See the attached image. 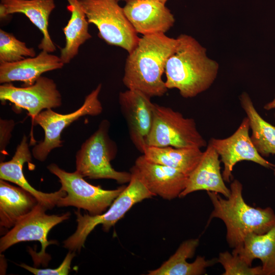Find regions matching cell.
<instances>
[{
  "label": "cell",
  "instance_id": "14",
  "mask_svg": "<svg viewBox=\"0 0 275 275\" xmlns=\"http://www.w3.org/2000/svg\"><path fill=\"white\" fill-rule=\"evenodd\" d=\"M119 102L130 140L142 154L153 123L154 103L150 97L134 89L120 92Z\"/></svg>",
  "mask_w": 275,
  "mask_h": 275
},
{
  "label": "cell",
  "instance_id": "18",
  "mask_svg": "<svg viewBox=\"0 0 275 275\" xmlns=\"http://www.w3.org/2000/svg\"><path fill=\"white\" fill-rule=\"evenodd\" d=\"M64 63L60 57L41 51L34 57L12 63H0V82H23L25 86L34 84L47 71L62 68Z\"/></svg>",
  "mask_w": 275,
  "mask_h": 275
},
{
  "label": "cell",
  "instance_id": "2",
  "mask_svg": "<svg viewBox=\"0 0 275 275\" xmlns=\"http://www.w3.org/2000/svg\"><path fill=\"white\" fill-rule=\"evenodd\" d=\"M177 38V46L165 66L166 86L168 89L178 90L184 98H193L210 87L219 65L207 56L206 48L192 36L181 34Z\"/></svg>",
  "mask_w": 275,
  "mask_h": 275
},
{
  "label": "cell",
  "instance_id": "16",
  "mask_svg": "<svg viewBox=\"0 0 275 275\" xmlns=\"http://www.w3.org/2000/svg\"><path fill=\"white\" fill-rule=\"evenodd\" d=\"M219 155L211 145L208 143L197 166L188 176L185 189L179 197L198 190H206L220 194L225 198L230 194L221 172Z\"/></svg>",
  "mask_w": 275,
  "mask_h": 275
},
{
  "label": "cell",
  "instance_id": "31",
  "mask_svg": "<svg viewBox=\"0 0 275 275\" xmlns=\"http://www.w3.org/2000/svg\"><path fill=\"white\" fill-rule=\"evenodd\" d=\"M273 171H274V175L275 176V167L273 168Z\"/></svg>",
  "mask_w": 275,
  "mask_h": 275
},
{
  "label": "cell",
  "instance_id": "21",
  "mask_svg": "<svg viewBox=\"0 0 275 275\" xmlns=\"http://www.w3.org/2000/svg\"><path fill=\"white\" fill-rule=\"evenodd\" d=\"M198 239L183 241L175 253L159 267L148 271L149 275H200L204 274L206 268L214 264L217 260H207L198 256L191 263L187 260L192 258L199 245Z\"/></svg>",
  "mask_w": 275,
  "mask_h": 275
},
{
  "label": "cell",
  "instance_id": "26",
  "mask_svg": "<svg viewBox=\"0 0 275 275\" xmlns=\"http://www.w3.org/2000/svg\"><path fill=\"white\" fill-rule=\"evenodd\" d=\"M36 54L33 48L28 47L12 34L0 30V63L15 62Z\"/></svg>",
  "mask_w": 275,
  "mask_h": 275
},
{
  "label": "cell",
  "instance_id": "12",
  "mask_svg": "<svg viewBox=\"0 0 275 275\" xmlns=\"http://www.w3.org/2000/svg\"><path fill=\"white\" fill-rule=\"evenodd\" d=\"M250 129L246 117L231 135L223 139L211 138L208 142L221 157L224 164L222 175L226 182L230 181L234 167L241 161H251L266 168L275 167L258 152L249 135Z\"/></svg>",
  "mask_w": 275,
  "mask_h": 275
},
{
  "label": "cell",
  "instance_id": "11",
  "mask_svg": "<svg viewBox=\"0 0 275 275\" xmlns=\"http://www.w3.org/2000/svg\"><path fill=\"white\" fill-rule=\"evenodd\" d=\"M0 99L10 101L18 109L27 110L32 123L43 109L62 104L61 95L54 81L42 76L34 84L24 87H17L10 82L3 84L0 86Z\"/></svg>",
  "mask_w": 275,
  "mask_h": 275
},
{
  "label": "cell",
  "instance_id": "17",
  "mask_svg": "<svg viewBox=\"0 0 275 275\" xmlns=\"http://www.w3.org/2000/svg\"><path fill=\"white\" fill-rule=\"evenodd\" d=\"M31 160L32 157L28 139L24 135L12 158L8 161L1 163L0 178L14 183L29 191L36 198L39 204L47 209H51L57 205L60 198L66 195V192L61 188L57 191L46 193L32 187L28 182L23 173L24 163Z\"/></svg>",
  "mask_w": 275,
  "mask_h": 275
},
{
  "label": "cell",
  "instance_id": "28",
  "mask_svg": "<svg viewBox=\"0 0 275 275\" xmlns=\"http://www.w3.org/2000/svg\"><path fill=\"white\" fill-rule=\"evenodd\" d=\"M75 256V252L69 251L60 265L53 269H39L24 263L19 265L36 275H67L71 269V262Z\"/></svg>",
  "mask_w": 275,
  "mask_h": 275
},
{
  "label": "cell",
  "instance_id": "1",
  "mask_svg": "<svg viewBox=\"0 0 275 275\" xmlns=\"http://www.w3.org/2000/svg\"><path fill=\"white\" fill-rule=\"evenodd\" d=\"M177 43V38L163 33L143 35L126 58L124 85L128 89L139 90L151 98L163 96L168 89L162 75Z\"/></svg>",
  "mask_w": 275,
  "mask_h": 275
},
{
  "label": "cell",
  "instance_id": "5",
  "mask_svg": "<svg viewBox=\"0 0 275 275\" xmlns=\"http://www.w3.org/2000/svg\"><path fill=\"white\" fill-rule=\"evenodd\" d=\"M109 122L103 120L98 129L81 145L76 154V171L91 179H109L119 184L130 181L131 173L115 170L111 161L117 152L108 135Z\"/></svg>",
  "mask_w": 275,
  "mask_h": 275
},
{
  "label": "cell",
  "instance_id": "15",
  "mask_svg": "<svg viewBox=\"0 0 275 275\" xmlns=\"http://www.w3.org/2000/svg\"><path fill=\"white\" fill-rule=\"evenodd\" d=\"M124 13L137 33L166 34L173 26V14L159 0H127Z\"/></svg>",
  "mask_w": 275,
  "mask_h": 275
},
{
  "label": "cell",
  "instance_id": "32",
  "mask_svg": "<svg viewBox=\"0 0 275 275\" xmlns=\"http://www.w3.org/2000/svg\"><path fill=\"white\" fill-rule=\"evenodd\" d=\"M274 119H275V113H274Z\"/></svg>",
  "mask_w": 275,
  "mask_h": 275
},
{
  "label": "cell",
  "instance_id": "29",
  "mask_svg": "<svg viewBox=\"0 0 275 275\" xmlns=\"http://www.w3.org/2000/svg\"><path fill=\"white\" fill-rule=\"evenodd\" d=\"M264 108L266 110L275 109V95L274 98L271 101L264 105Z\"/></svg>",
  "mask_w": 275,
  "mask_h": 275
},
{
  "label": "cell",
  "instance_id": "7",
  "mask_svg": "<svg viewBox=\"0 0 275 275\" xmlns=\"http://www.w3.org/2000/svg\"><path fill=\"white\" fill-rule=\"evenodd\" d=\"M147 146L177 148L207 147L195 121L172 108L154 103L153 120Z\"/></svg>",
  "mask_w": 275,
  "mask_h": 275
},
{
  "label": "cell",
  "instance_id": "10",
  "mask_svg": "<svg viewBox=\"0 0 275 275\" xmlns=\"http://www.w3.org/2000/svg\"><path fill=\"white\" fill-rule=\"evenodd\" d=\"M101 87L99 84L86 96L82 106L72 113L61 114L49 108L41 112L35 118L33 124L40 125L45 133L43 141L33 148L32 154L36 159L44 161L52 149L62 146L61 133L71 123L84 116H94L101 113L102 106L98 99Z\"/></svg>",
  "mask_w": 275,
  "mask_h": 275
},
{
  "label": "cell",
  "instance_id": "20",
  "mask_svg": "<svg viewBox=\"0 0 275 275\" xmlns=\"http://www.w3.org/2000/svg\"><path fill=\"white\" fill-rule=\"evenodd\" d=\"M38 202L23 188L14 186L0 180V225L12 228L20 219L30 212Z\"/></svg>",
  "mask_w": 275,
  "mask_h": 275
},
{
  "label": "cell",
  "instance_id": "9",
  "mask_svg": "<svg viewBox=\"0 0 275 275\" xmlns=\"http://www.w3.org/2000/svg\"><path fill=\"white\" fill-rule=\"evenodd\" d=\"M46 210L38 203L30 212L20 219L1 238V252L20 242L38 241L41 244V250L39 253L32 255L34 261L46 264L50 257L45 253V249L49 245L56 243L54 240H48V234L53 227L68 219L70 215L69 212L48 215L45 213Z\"/></svg>",
  "mask_w": 275,
  "mask_h": 275
},
{
  "label": "cell",
  "instance_id": "22",
  "mask_svg": "<svg viewBox=\"0 0 275 275\" xmlns=\"http://www.w3.org/2000/svg\"><path fill=\"white\" fill-rule=\"evenodd\" d=\"M232 253L251 266L254 259H260L264 275H275V225L264 234L249 235L242 245L233 249Z\"/></svg>",
  "mask_w": 275,
  "mask_h": 275
},
{
  "label": "cell",
  "instance_id": "4",
  "mask_svg": "<svg viewBox=\"0 0 275 275\" xmlns=\"http://www.w3.org/2000/svg\"><path fill=\"white\" fill-rule=\"evenodd\" d=\"M129 184L115 199L107 211L97 215H82L75 211L77 223L75 232L64 241V247L69 251L79 252L84 246L89 234L97 225L101 224L107 232L135 204L154 196L134 175L132 174Z\"/></svg>",
  "mask_w": 275,
  "mask_h": 275
},
{
  "label": "cell",
  "instance_id": "30",
  "mask_svg": "<svg viewBox=\"0 0 275 275\" xmlns=\"http://www.w3.org/2000/svg\"><path fill=\"white\" fill-rule=\"evenodd\" d=\"M117 1H121V0H117ZM124 1H127V0H124ZM159 1H160V2H163V3H164L166 4V2H167L168 0H159Z\"/></svg>",
  "mask_w": 275,
  "mask_h": 275
},
{
  "label": "cell",
  "instance_id": "13",
  "mask_svg": "<svg viewBox=\"0 0 275 275\" xmlns=\"http://www.w3.org/2000/svg\"><path fill=\"white\" fill-rule=\"evenodd\" d=\"M130 173L136 176L154 196L171 200L185 189L188 176L169 167L151 161L143 154L135 160Z\"/></svg>",
  "mask_w": 275,
  "mask_h": 275
},
{
  "label": "cell",
  "instance_id": "25",
  "mask_svg": "<svg viewBox=\"0 0 275 275\" xmlns=\"http://www.w3.org/2000/svg\"><path fill=\"white\" fill-rule=\"evenodd\" d=\"M252 130L251 141L262 157L275 154V126L264 120L255 108L249 95L243 92L239 97Z\"/></svg>",
  "mask_w": 275,
  "mask_h": 275
},
{
  "label": "cell",
  "instance_id": "24",
  "mask_svg": "<svg viewBox=\"0 0 275 275\" xmlns=\"http://www.w3.org/2000/svg\"><path fill=\"white\" fill-rule=\"evenodd\" d=\"M71 13L70 19L63 29L66 44L61 50L63 62L68 64L78 54L79 47L92 38L89 32V22L78 0H66Z\"/></svg>",
  "mask_w": 275,
  "mask_h": 275
},
{
  "label": "cell",
  "instance_id": "27",
  "mask_svg": "<svg viewBox=\"0 0 275 275\" xmlns=\"http://www.w3.org/2000/svg\"><path fill=\"white\" fill-rule=\"evenodd\" d=\"M217 262L225 270L223 275H264L261 266L252 267L238 255L228 251L220 253Z\"/></svg>",
  "mask_w": 275,
  "mask_h": 275
},
{
  "label": "cell",
  "instance_id": "6",
  "mask_svg": "<svg viewBox=\"0 0 275 275\" xmlns=\"http://www.w3.org/2000/svg\"><path fill=\"white\" fill-rule=\"evenodd\" d=\"M89 23L96 25L98 36L109 45L128 53L140 38L117 0H78Z\"/></svg>",
  "mask_w": 275,
  "mask_h": 275
},
{
  "label": "cell",
  "instance_id": "3",
  "mask_svg": "<svg viewBox=\"0 0 275 275\" xmlns=\"http://www.w3.org/2000/svg\"><path fill=\"white\" fill-rule=\"evenodd\" d=\"M242 188L241 182L235 179L230 184V194L226 199L218 193L207 191L213 206L209 222L213 218L223 221L227 241L232 249L242 245L249 235L264 234L275 225L273 209L248 205L243 198Z\"/></svg>",
  "mask_w": 275,
  "mask_h": 275
},
{
  "label": "cell",
  "instance_id": "23",
  "mask_svg": "<svg viewBox=\"0 0 275 275\" xmlns=\"http://www.w3.org/2000/svg\"><path fill=\"white\" fill-rule=\"evenodd\" d=\"M203 153L197 147L146 146L142 154L151 161L174 168L188 176L198 164Z\"/></svg>",
  "mask_w": 275,
  "mask_h": 275
},
{
  "label": "cell",
  "instance_id": "19",
  "mask_svg": "<svg viewBox=\"0 0 275 275\" xmlns=\"http://www.w3.org/2000/svg\"><path fill=\"white\" fill-rule=\"evenodd\" d=\"M56 7L54 0H1V19L14 13H22L41 31L43 37L38 48L48 52L56 50L48 32V20Z\"/></svg>",
  "mask_w": 275,
  "mask_h": 275
},
{
  "label": "cell",
  "instance_id": "8",
  "mask_svg": "<svg viewBox=\"0 0 275 275\" xmlns=\"http://www.w3.org/2000/svg\"><path fill=\"white\" fill-rule=\"evenodd\" d=\"M47 168L59 178L61 188L66 192V195L59 199L57 206H74L88 211L91 215L104 212L126 187L122 186L113 190L103 189L100 186L87 182L76 171L67 172L54 163L49 164Z\"/></svg>",
  "mask_w": 275,
  "mask_h": 275
}]
</instances>
